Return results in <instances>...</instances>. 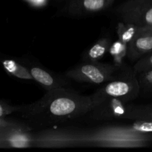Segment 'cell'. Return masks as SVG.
<instances>
[{"instance_id":"52a82bcc","label":"cell","mask_w":152,"mask_h":152,"mask_svg":"<svg viewBox=\"0 0 152 152\" xmlns=\"http://www.w3.org/2000/svg\"><path fill=\"white\" fill-rule=\"evenodd\" d=\"M34 80L39 83L47 91L54 90L58 88H68L66 82L63 80L52 75L46 70L37 66H32L28 68Z\"/></svg>"},{"instance_id":"30bf717a","label":"cell","mask_w":152,"mask_h":152,"mask_svg":"<svg viewBox=\"0 0 152 152\" xmlns=\"http://www.w3.org/2000/svg\"><path fill=\"white\" fill-rule=\"evenodd\" d=\"M2 64L4 68L12 75L19 79H22V80H34L28 68H25L20 64L16 63L15 61L6 59V60L3 61Z\"/></svg>"},{"instance_id":"e0dca14e","label":"cell","mask_w":152,"mask_h":152,"mask_svg":"<svg viewBox=\"0 0 152 152\" xmlns=\"http://www.w3.org/2000/svg\"><path fill=\"white\" fill-rule=\"evenodd\" d=\"M126 5H148L152 6V0H129L123 3Z\"/></svg>"},{"instance_id":"7c38bea8","label":"cell","mask_w":152,"mask_h":152,"mask_svg":"<svg viewBox=\"0 0 152 152\" xmlns=\"http://www.w3.org/2000/svg\"><path fill=\"white\" fill-rule=\"evenodd\" d=\"M140 86V93H149L152 91V69L137 74Z\"/></svg>"},{"instance_id":"9a60e30c","label":"cell","mask_w":152,"mask_h":152,"mask_svg":"<svg viewBox=\"0 0 152 152\" xmlns=\"http://www.w3.org/2000/svg\"><path fill=\"white\" fill-rule=\"evenodd\" d=\"M23 106L13 107L7 105V104L0 102V117H4L7 114H10L15 111H21Z\"/></svg>"},{"instance_id":"6da1fadb","label":"cell","mask_w":152,"mask_h":152,"mask_svg":"<svg viewBox=\"0 0 152 152\" xmlns=\"http://www.w3.org/2000/svg\"><path fill=\"white\" fill-rule=\"evenodd\" d=\"M99 102L95 94L82 96L69 88L47 91L34 103L23 106L20 112L30 128L47 127L77 120L90 114Z\"/></svg>"},{"instance_id":"8fae6325","label":"cell","mask_w":152,"mask_h":152,"mask_svg":"<svg viewBox=\"0 0 152 152\" xmlns=\"http://www.w3.org/2000/svg\"><path fill=\"white\" fill-rule=\"evenodd\" d=\"M139 28L140 27L132 24H128L126 22H124V24H120L118 30V35L120 41L127 45L132 39L134 37Z\"/></svg>"},{"instance_id":"7a4b0ae2","label":"cell","mask_w":152,"mask_h":152,"mask_svg":"<svg viewBox=\"0 0 152 152\" xmlns=\"http://www.w3.org/2000/svg\"><path fill=\"white\" fill-rule=\"evenodd\" d=\"M139 94L140 86L136 74L133 69H126L117 73L95 94L100 98H114L129 102L134 99Z\"/></svg>"},{"instance_id":"ba28073f","label":"cell","mask_w":152,"mask_h":152,"mask_svg":"<svg viewBox=\"0 0 152 152\" xmlns=\"http://www.w3.org/2000/svg\"><path fill=\"white\" fill-rule=\"evenodd\" d=\"M114 0H74L70 4V12L74 14L91 13L108 8Z\"/></svg>"},{"instance_id":"5bb4252c","label":"cell","mask_w":152,"mask_h":152,"mask_svg":"<svg viewBox=\"0 0 152 152\" xmlns=\"http://www.w3.org/2000/svg\"><path fill=\"white\" fill-rule=\"evenodd\" d=\"M132 69L136 75L140 73L152 69V52L138 59Z\"/></svg>"},{"instance_id":"8992f818","label":"cell","mask_w":152,"mask_h":152,"mask_svg":"<svg viewBox=\"0 0 152 152\" xmlns=\"http://www.w3.org/2000/svg\"><path fill=\"white\" fill-rule=\"evenodd\" d=\"M152 52V28H140L126 46L131 60H138Z\"/></svg>"},{"instance_id":"2e32d148","label":"cell","mask_w":152,"mask_h":152,"mask_svg":"<svg viewBox=\"0 0 152 152\" xmlns=\"http://www.w3.org/2000/svg\"><path fill=\"white\" fill-rule=\"evenodd\" d=\"M17 127H23L31 129L30 126L27 124H18V123H13V122H9L7 120H4L2 117H0V129H7V128H17Z\"/></svg>"},{"instance_id":"3957f363","label":"cell","mask_w":152,"mask_h":152,"mask_svg":"<svg viewBox=\"0 0 152 152\" xmlns=\"http://www.w3.org/2000/svg\"><path fill=\"white\" fill-rule=\"evenodd\" d=\"M118 71V67L111 64L88 62L70 69L66 77L76 82L102 85L112 80Z\"/></svg>"},{"instance_id":"5b68a950","label":"cell","mask_w":152,"mask_h":152,"mask_svg":"<svg viewBox=\"0 0 152 152\" xmlns=\"http://www.w3.org/2000/svg\"><path fill=\"white\" fill-rule=\"evenodd\" d=\"M117 11L124 22L140 28H152V6L123 4Z\"/></svg>"},{"instance_id":"4fadbf2b","label":"cell","mask_w":152,"mask_h":152,"mask_svg":"<svg viewBox=\"0 0 152 152\" xmlns=\"http://www.w3.org/2000/svg\"><path fill=\"white\" fill-rule=\"evenodd\" d=\"M140 120H152V105L148 106H132L131 118Z\"/></svg>"},{"instance_id":"9c48e42d","label":"cell","mask_w":152,"mask_h":152,"mask_svg":"<svg viewBox=\"0 0 152 152\" xmlns=\"http://www.w3.org/2000/svg\"><path fill=\"white\" fill-rule=\"evenodd\" d=\"M110 46V40L102 39L95 43L84 56V60L88 62H97L105 55Z\"/></svg>"},{"instance_id":"277c9868","label":"cell","mask_w":152,"mask_h":152,"mask_svg":"<svg viewBox=\"0 0 152 152\" xmlns=\"http://www.w3.org/2000/svg\"><path fill=\"white\" fill-rule=\"evenodd\" d=\"M97 97L99 102L89 114L94 119L102 120L114 118H131L132 106L128 105L127 102L114 98Z\"/></svg>"}]
</instances>
